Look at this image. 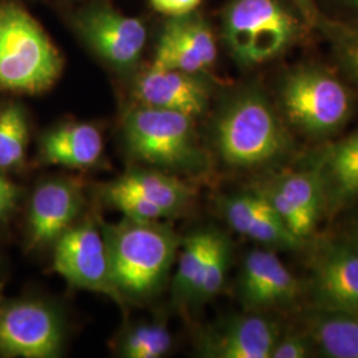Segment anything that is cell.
<instances>
[{
  "mask_svg": "<svg viewBox=\"0 0 358 358\" xmlns=\"http://www.w3.org/2000/svg\"><path fill=\"white\" fill-rule=\"evenodd\" d=\"M308 22H317V11L313 0H288Z\"/></svg>",
  "mask_w": 358,
  "mask_h": 358,
  "instance_id": "33",
  "label": "cell"
},
{
  "mask_svg": "<svg viewBox=\"0 0 358 358\" xmlns=\"http://www.w3.org/2000/svg\"><path fill=\"white\" fill-rule=\"evenodd\" d=\"M173 345L166 327L145 324L130 329L122 343L121 355L127 358H158L165 356Z\"/></svg>",
  "mask_w": 358,
  "mask_h": 358,
  "instance_id": "25",
  "label": "cell"
},
{
  "mask_svg": "<svg viewBox=\"0 0 358 358\" xmlns=\"http://www.w3.org/2000/svg\"><path fill=\"white\" fill-rule=\"evenodd\" d=\"M19 189L17 186L13 183L11 179L7 178L3 173V170H0V217H8L15 207L17 205V199H19Z\"/></svg>",
  "mask_w": 358,
  "mask_h": 358,
  "instance_id": "29",
  "label": "cell"
},
{
  "mask_svg": "<svg viewBox=\"0 0 358 358\" xmlns=\"http://www.w3.org/2000/svg\"><path fill=\"white\" fill-rule=\"evenodd\" d=\"M217 41L211 27L194 11L171 16L164 27L153 65L199 75L217 60Z\"/></svg>",
  "mask_w": 358,
  "mask_h": 358,
  "instance_id": "14",
  "label": "cell"
},
{
  "mask_svg": "<svg viewBox=\"0 0 358 358\" xmlns=\"http://www.w3.org/2000/svg\"><path fill=\"white\" fill-rule=\"evenodd\" d=\"M62 345V321L47 304L26 300L0 309V356L56 357Z\"/></svg>",
  "mask_w": 358,
  "mask_h": 358,
  "instance_id": "10",
  "label": "cell"
},
{
  "mask_svg": "<svg viewBox=\"0 0 358 358\" xmlns=\"http://www.w3.org/2000/svg\"><path fill=\"white\" fill-rule=\"evenodd\" d=\"M3 287H4V284H3V282H0V299H1V292H3Z\"/></svg>",
  "mask_w": 358,
  "mask_h": 358,
  "instance_id": "34",
  "label": "cell"
},
{
  "mask_svg": "<svg viewBox=\"0 0 358 358\" xmlns=\"http://www.w3.org/2000/svg\"><path fill=\"white\" fill-rule=\"evenodd\" d=\"M76 27L81 38L106 63L118 69L138 63L146 44V28L140 19L97 6L80 13Z\"/></svg>",
  "mask_w": 358,
  "mask_h": 358,
  "instance_id": "12",
  "label": "cell"
},
{
  "mask_svg": "<svg viewBox=\"0 0 358 358\" xmlns=\"http://www.w3.org/2000/svg\"><path fill=\"white\" fill-rule=\"evenodd\" d=\"M282 0H234L223 16V38L242 66L276 59L294 43L300 22Z\"/></svg>",
  "mask_w": 358,
  "mask_h": 358,
  "instance_id": "5",
  "label": "cell"
},
{
  "mask_svg": "<svg viewBox=\"0 0 358 358\" xmlns=\"http://www.w3.org/2000/svg\"><path fill=\"white\" fill-rule=\"evenodd\" d=\"M81 210V196L64 180H48L32 194L28 230L29 248L55 243L72 227Z\"/></svg>",
  "mask_w": 358,
  "mask_h": 358,
  "instance_id": "18",
  "label": "cell"
},
{
  "mask_svg": "<svg viewBox=\"0 0 358 358\" xmlns=\"http://www.w3.org/2000/svg\"><path fill=\"white\" fill-rule=\"evenodd\" d=\"M231 256L232 247L229 238L219 231H214L205 272L192 301L206 303L220 292L230 268Z\"/></svg>",
  "mask_w": 358,
  "mask_h": 358,
  "instance_id": "24",
  "label": "cell"
},
{
  "mask_svg": "<svg viewBox=\"0 0 358 358\" xmlns=\"http://www.w3.org/2000/svg\"><path fill=\"white\" fill-rule=\"evenodd\" d=\"M304 332L322 357L358 358V313L309 308Z\"/></svg>",
  "mask_w": 358,
  "mask_h": 358,
  "instance_id": "20",
  "label": "cell"
},
{
  "mask_svg": "<svg viewBox=\"0 0 358 358\" xmlns=\"http://www.w3.org/2000/svg\"><path fill=\"white\" fill-rule=\"evenodd\" d=\"M315 348L307 333H280L272 349L271 358H308L315 353Z\"/></svg>",
  "mask_w": 358,
  "mask_h": 358,
  "instance_id": "28",
  "label": "cell"
},
{
  "mask_svg": "<svg viewBox=\"0 0 358 358\" xmlns=\"http://www.w3.org/2000/svg\"><path fill=\"white\" fill-rule=\"evenodd\" d=\"M108 198L125 217L140 222H158L162 217L170 215L161 206L152 203L137 194L110 186L108 190Z\"/></svg>",
  "mask_w": 358,
  "mask_h": 358,
  "instance_id": "27",
  "label": "cell"
},
{
  "mask_svg": "<svg viewBox=\"0 0 358 358\" xmlns=\"http://www.w3.org/2000/svg\"><path fill=\"white\" fill-rule=\"evenodd\" d=\"M124 136L129 152L149 165L179 171L206 166L190 115L141 105L127 115Z\"/></svg>",
  "mask_w": 358,
  "mask_h": 358,
  "instance_id": "6",
  "label": "cell"
},
{
  "mask_svg": "<svg viewBox=\"0 0 358 358\" xmlns=\"http://www.w3.org/2000/svg\"><path fill=\"white\" fill-rule=\"evenodd\" d=\"M303 287L275 250L256 248L244 256L238 297L248 312L288 309L297 304Z\"/></svg>",
  "mask_w": 358,
  "mask_h": 358,
  "instance_id": "11",
  "label": "cell"
},
{
  "mask_svg": "<svg viewBox=\"0 0 358 358\" xmlns=\"http://www.w3.org/2000/svg\"><path fill=\"white\" fill-rule=\"evenodd\" d=\"M103 152V136L90 124H65L48 131L40 143L43 161L56 166L90 167Z\"/></svg>",
  "mask_w": 358,
  "mask_h": 358,
  "instance_id": "19",
  "label": "cell"
},
{
  "mask_svg": "<svg viewBox=\"0 0 358 358\" xmlns=\"http://www.w3.org/2000/svg\"><path fill=\"white\" fill-rule=\"evenodd\" d=\"M63 71V57L24 8L0 3V90L38 94Z\"/></svg>",
  "mask_w": 358,
  "mask_h": 358,
  "instance_id": "4",
  "label": "cell"
},
{
  "mask_svg": "<svg viewBox=\"0 0 358 358\" xmlns=\"http://www.w3.org/2000/svg\"><path fill=\"white\" fill-rule=\"evenodd\" d=\"M350 211L353 214L349 217L345 224L343 226L340 238L358 248V206L352 208Z\"/></svg>",
  "mask_w": 358,
  "mask_h": 358,
  "instance_id": "32",
  "label": "cell"
},
{
  "mask_svg": "<svg viewBox=\"0 0 358 358\" xmlns=\"http://www.w3.org/2000/svg\"><path fill=\"white\" fill-rule=\"evenodd\" d=\"M280 328L263 313L250 312L224 321L206 336L203 355L215 358H271Z\"/></svg>",
  "mask_w": 358,
  "mask_h": 358,
  "instance_id": "17",
  "label": "cell"
},
{
  "mask_svg": "<svg viewBox=\"0 0 358 358\" xmlns=\"http://www.w3.org/2000/svg\"><path fill=\"white\" fill-rule=\"evenodd\" d=\"M332 32L337 65L346 80L358 88V23L337 24Z\"/></svg>",
  "mask_w": 358,
  "mask_h": 358,
  "instance_id": "26",
  "label": "cell"
},
{
  "mask_svg": "<svg viewBox=\"0 0 358 358\" xmlns=\"http://www.w3.org/2000/svg\"><path fill=\"white\" fill-rule=\"evenodd\" d=\"M222 211L232 230L263 247L275 251H297L306 247L285 227L266 196L256 189L226 198Z\"/></svg>",
  "mask_w": 358,
  "mask_h": 358,
  "instance_id": "15",
  "label": "cell"
},
{
  "mask_svg": "<svg viewBox=\"0 0 358 358\" xmlns=\"http://www.w3.org/2000/svg\"><path fill=\"white\" fill-rule=\"evenodd\" d=\"M255 189L266 196L294 238L307 244L325 217L317 173L301 164L299 169L272 176Z\"/></svg>",
  "mask_w": 358,
  "mask_h": 358,
  "instance_id": "9",
  "label": "cell"
},
{
  "mask_svg": "<svg viewBox=\"0 0 358 358\" xmlns=\"http://www.w3.org/2000/svg\"><path fill=\"white\" fill-rule=\"evenodd\" d=\"M307 292L310 307L358 313V248L341 239H321L310 250Z\"/></svg>",
  "mask_w": 358,
  "mask_h": 358,
  "instance_id": "7",
  "label": "cell"
},
{
  "mask_svg": "<svg viewBox=\"0 0 358 358\" xmlns=\"http://www.w3.org/2000/svg\"><path fill=\"white\" fill-rule=\"evenodd\" d=\"M202 0H150L154 10L169 16H180L190 13Z\"/></svg>",
  "mask_w": 358,
  "mask_h": 358,
  "instance_id": "30",
  "label": "cell"
},
{
  "mask_svg": "<svg viewBox=\"0 0 358 358\" xmlns=\"http://www.w3.org/2000/svg\"><path fill=\"white\" fill-rule=\"evenodd\" d=\"M113 186L161 206L170 215L185 208L195 195V190L182 179L161 173L134 171L118 179Z\"/></svg>",
  "mask_w": 358,
  "mask_h": 358,
  "instance_id": "21",
  "label": "cell"
},
{
  "mask_svg": "<svg viewBox=\"0 0 358 358\" xmlns=\"http://www.w3.org/2000/svg\"><path fill=\"white\" fill-rule=\"evenodd\" d=\"M214 231H196L180 243L174 292L180 300H192L205 272Z\"/></svg>",
  "mask_w": 358,
  "mask_h": 358,
  "instance_id": "22",
  "label": "cell"
},
{
  "mask_svg": "<svg viewBox=\"0 0 358 358\" xmlns=\"http://www.w3.org/2000/svg\"><path fill=\"white\" fill-rule=\"evenodd\" d=\"M279 112L291 130L312 141H331L353 115L345 83L320 65L294 66L278 85Z\"/></svg>",
  "mask_w": 358,
  "mask_h": 358,
  "instance_id": "2",
  "label": "cell"
},
{
  "mask_svg": "<svg viewBox=\"0 0 358 358\" xmlns=\"http://www.w3.org/2000/svg\"><path fill=\"white\" fill-rule=\"evenodd\" d=\"M214 143L222 162L241 170H276L297 152L279 109L256 87L235 93L223 105L214 125Z\"/></svg>",
  "mask_w": 358,
  "mask_h": 358,
  "instance_id": "1",
  "label": "cell"
},
{
  "mask_svg": "<svg viewBox=\"0 0 358 358\" xmlns=\"http://www.w3.org/2000/svg\"><path fill=\"white\" fill-rule=\"evenodd\" d=\"M142 106L173 110L192 118L202 115L210 101V88L199 75L152 65L134 88Z\"/></svg>",
  "mask_w": 358,
  "mask_h": 358,
  "instance_id": "16",
  "label": "cell"
},
{
  "mask_svg": "<svg viewBox=\"0 0 358 358\" xmlns=\"http://www.w3.org/2000/svg\"><path fill=\"white\" fill-rule=\"evenodd\" d=\"M28 121L23 108L8 103L0 109V170L20 165L28 145Z\"/></svg>",
  "mask_w": 358,
  "mask_h": 358,
  "instance_id": "23",
  "label": "cell"
},
{
  "mask_svg": "<svg viewBox=\"0 0 358 358\" xmlns=\"http://www.w3.org/2000/svg\"><path fill=\"white\" fill-rule=\"evenodd\" d=\"M112 282L120 294L143 297L165 282L179 243L171 229L127 217L103 231Z\"/></svg>",
  "mask_w": 358,
  "mask_h": 358,
  "instance_id": "3",
  "label": "cell"
},
{
  "mask_svg": "<svg viewBox=\"0 0 358 358\" xmlns=\"http://www.w3.org/2000/svg\"><path fill=\"white\" fill-rule=\"evenodd\" d=\"M319 176L325 217H336L358 206V128L344 138L324 142L306 158Z\"/></svg>",
  "mask_w": 358,
  "mask_h": 358,
  "instance_id": "13",
  "label": "cell"
},
{
  "mask_svg": "<svg viewBox=\"0 0 358 358\" xmlns=\"http://www.w3.org/2000/svg\"><path fill=\"white\" fill-rule=\"evenodd\" d=\"M52 269L68 284L121 303L112 282L103 235L90 222L72 226L55 242Z\"/></svg>",
  "mask_w": 358,
  "mask_h": 358,
  "instance_id": "8",
  "label": "cell"
},
{
  "mask_svg": "<svg viewBox=\"0 0 358 358\" xmlns=\"http://www.w3.org/2000/svg\"><path fill=\"white\" fill-rule=\"evenodd\" d=\"M333 8L343 17L346 23H358V0H329Z\"/></svg>",
  "mask_w": 358,
  "mask_h": 358,
  "instance_id": "31",
  "label": "cell"
}]
</instances>
